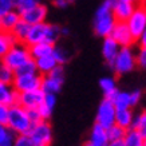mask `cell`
Returning a JSON list of instances; mask_svg holds the SVG:
<instances>
[{"instance_id":"6da1fadb","label":"cell","mask_w":146,"mask_h":146,"mask_svg":"<svg viewBox=\"0 0 146 146\" xmlns=\"http://www.w3.org/2000/svg\"><path fill=\"white\" fill-rule=\"evenodd\" d=\"M117 24V19L114 16L113 9L102 4L97 9L95 19H94V32L101 38H107L111 35V32L114 30Z\"/></svg>"},{"instance_id":"7a4b0ae2","label":"cell","mask_w":146,"mask_h":146,"mask_svg":"<svg viewBox=\"0 0 146 146\" xmlns=\"http://www.w3.org/2000/svg\"><path fill=\"white\" fill-rule=\"evenodd\" d=\"M9 127L12 129L15 133L20 134H28L31 127L34 126L30 119L28 110L24 109L20 105H13L9 107V115H8V123Z\"/></svg>"},{"instance_id":"3957f363","label":"cell","mask_w":146,"mask_h":146,"mask_svg":"<svg viewBox=\"0 0 146 146\" xmlns=\"http://www.w3.org/2000/svg\"><path fill=\"white\" fill-rule=\"evenodd\" d=\"M31 59L32 56L31 52H30V47L26 43L18 42L9 48V51L3 56V59L0 62L16 71L19 67H22L24 63H27Z\"/></svg>"},{"instance_id":"277c9868","label":"cell","mask_w":146,"mask_h":146,"mask_svg":"<svg viewBox=\"0 0 146 146\" xmlns=\"http://www.w3.org/2000/svg\"><path fill=\"white\" fill-rule=\"evenodd\" d=\"M135 66H137V55L133 52L131 47H121L111 70L117 75H125L133 71Z\"/></svg>"},{"instance_id":"5b68a950","label":"cell","mask_w":146,"mask_h":146,"mask_svg":"<svg viewBox=\"0 0 146 146\" xmlns=\"http://www.w3.org/2000/svg\"><path fill=\"white\" fill-rule=\"evenodd\" d=\"M28 135L35 146H50L52 142L51 125L48 123V121H40L39 123H35L32 126Z\"/></svg>"},{"instance_id":"8992f818","label":"cell","mask_w":146,"mask_h":146,"mask_svg":"<svg viewBox=\"0 0 146 146\" xmlns=\"http://www.w3.org/2000/svg\"><path fill=\"white\" fill-rule=\"evenodd\" d=\"M64 82V68L62 64H58L48 75L43 76L42 90L46 94H58Z\"/></svg>"},{"instance_id":"52a82bcc","label":"cell","mask_w":146,"mask_h":146,"mask_svg":"<svg viewBox=\"0 0 146 146\" xmlns=\"http://www.w3.org/2000/svg\"><path fill=\"white\" fill-rule=\"evenodd\" d=\"M43 83V75L36 72V74H24V75H16L13 79V87L19 93H27V91H34V90L42 89Z\"/></svg>"},{"instance_id":"ba28073f","label":"cell","mask_w":146,"mask_h":146,"mask_svg":"<svg viewBox=\"0 0 146 146\" xmlns=\"http://www.w3.org/2000/svg\"><path fill=\"white\" fill-rule=\"evenodd\" d=\"M115 115H117V107H115L114 102L105 98L98 107L95 123L101 125L105 129H109L110 126L115 125Z\"/></svg>"},{"instance_id":"9c48e42d","label":"cell","mask_w":146,"mask_h":146,"mask_svg":"<svg viewBox=\"0 0 146 146\" xmlns=\"http://www.w3.org/2000/svg\"><path fill=\"white\" fill-rule=\"evenodd\" d=\"M126 23H127L133 36L137 40L139 35L146 30V5L142 4L139 7H135L133 15L129 18Z\"/></svg>"},{"instance_id":"30bf717a","label":"cell","mask_w":146,"mask_h":146,"mask_svg":"<svg viewBox=\"0 0 146 146\" xmlns=\"http://www.w3.org/2000/svg\"><path fill=\"white\" fill-rule=\"evenodd\" d=\"M110 36L121 47H131L133 43L135 42V38L133 36L126 22H117Z\"/></svg>"},{"instance_id":"8fae6325","label":"cell","mask_w":146,"mask_h":146,"mask_svg":"<svg viewBox=\"0 0 146 146\" xmlns=\"http://www.w3.org/2000/svg\"><path fill=\"white\" fill-rule=\"evenodd\" d=\"M46 93L42 89L34 90V91H27V93H20L19 95V103L24 109H38L42 105V102L44 99Z\"/></svg>"},{"instance_id":"7c38bea8","label":"cell","mask_w":146,"mask_h":146,"mask_svg":"<svg viewBox=\"0 0 146 146\" xmlns=\"http://www.w3.org/2000/svg\"><path fill=\"white\" fill-rule=\"evenodd\" d=\"M48 28H50V24H47L46 22L31 26L30 32L27 35L26 44L30 47V46L40 43V42H46L47 40V35H48Z\"/></svg>"},{"instance_id":"4fadbf2b","label":"cell","mask_w":146,"mask_h":146,"mask_svg":"<svg viewBox=\"0 0 146 146\" xmlns=\"http://www.w3.org/2000/svg\"><path fill=\"white\" fill-rule=\"evenodd\" d=\"M20 16H22V20L28 23L30 26L39 24V23H43L46 20V16H47V7L43 4H38V5H35V7H32V8L22 12Z\"/></svg>"},{"instance_id":"5bb4252c","label":"cell","mask_w":146,"mask_h":146,"mask_svg":"<svg viewBox=\"0 0 146 146\" xmlns=\"http://www.w3.org/2000/svg\"><path fill=\"white\" fill-rule=\"evenodd\" d=\"M19 93L18 90L13 87L12 83H5L0 80V103H4L7 106H13L19 103Z\"/></svg>"},{"instance_id":"9a60e30c","label":"cell","mask_w":146,"mask_h":146,"mask_svg":"<svg viewBox=\"0 0 146 146\" xmlns=\"http://www.w3.org/2000/svg\"><path fill=\"white\" fill-rule=\"evenodd\" d=\"M121 50V46L115 42L111 36H107V38H103V44H102V55L105 58L106 63L109 64L110 68H113V64H114V60L118 52Z\"/></svg>"},{"instance_id":"2e32d148","label":"cell","mask_w":146,"mask_h":146,"mask_svg":"<svg viewBox=\"0 0 146 146\" xmlns=\"http://www.w3.org/2000/svg\"><path fill=\"white\" fill-rule=\"evenodd\" d=\"M89 142L93 143L94 146H109L110 138H109V134H107V129L95 123L91 129V131H90Z\"/></svg>"},{"instance_id":"e0dca14e","label":"cell","mask_w":146,"mask_h":146,"mask_svg":"<svg viewBox=\"0 0 146 146\" xmlns=\"http://www.w3.org/2000/svg\"><path fill=\"white\" fill-rule=\"evenodd\" d=\"M134 9H135L134 3L118 0L114 7V9H113V12H114V16H115V19H117V22H127L129 18L133 15Z\"/></svg>"},{"instance_id":"ac0fdd59","label":"cell","mask_w":146,"mask_h":146,"mask_svg":"<svg viewBox=\"0 0 146 146\" xmlns=\"http://www.w3.org/2000/svg\"><path fill=\"white\" fill-rule=\"evenodd\" d=\"M55 105H56V94H46L42 105L38 107V110H39L40 115H42V119L48 121L51 118L52 111L55 109Z\"/></svg>"},{"instance_id":"d6986e66","label":"cell","mask_w":146,"mask_h":146,"mask_svg":"<svg viewBox=\"0 0 146 146\" xmlns=\"http://www.w3.org/2000/svg\"><path fill=\"white\" fill-rule=\"evenodd\" d=\"M20 20H22L20 12L16 11V9H13V11L5 13V15H3V16L0 18V30L7 31V32H12L15 26H16Z\"/></svg>"},{"instance_id":"ffe728a7","label":"cell","mask_w":146,"mask_h":146,"mask_svg":"<svg viewBox=\"0 0 146 146\" xmlns=\"http://www.w3.org/2000/svg\"><path fill=\"white\" fill-rule=\"evenodd\" d=\"M99 87L105 94V98L110 99V101H114V98L117 97V94L119 93V90L117 89V83H115V79L111 78V76H105L99 80Z\"/></svg>"},{"instance_id":"44dd1931","label":"cell","mask_w":146,"mask_h":146,"mask_svg":"<svg viewBox=\"0 0 146 146\" xmlns=\"http://www.w3.org/2000/svg\"><path fill=\"white\" fill-rule=\"evenodd\" d=\"M54 48H55V44H51L47 42H40V43L30 46V52H31L32 59H39V58L52 55Z\"/></svg>"},{"instance_id":"7402d4cb","label":"cell","mask_w":146,"mask_h":146,"mask_svg":"<svg viewBox=\"0 0 146 146\" xmlns=\"http://www.w3.org/2000/svg\"><path fill=\"white\" fill-rule=\"evenodd\" d=\"M134 113L130 109H117V115H115V123L122 126L123 129L129 130L131 129V125H133L134 121Z\"/></svg>"},{"instance_id":"603a6c76","label":"cell","mask_w":146,"mask_h":146,"mask_svg":"<svg viewBox=\"0 0 146 146\" xmlns=\"http://www.w3.org/2000/svg\"><path fill=\"white\" fill-rule=\"evenodd\" d=\"M36 67H38V72L42 75H48L50 72L58 66L56 59L54 58V55H48V56H43L39 59H35Z\"/></svg>"},{"instance_id":"cb8c5ba5","label":"cell","mask_w":146,"mask_h":146,"mask_svg":"<svg viewBox=\"0 0 146 146\" xmlns=\"http://www.w3.org/2000/svg\"><path fill=\"white\" fill-rule=\"evenodd\" d=\"M15 43H18V40L12 35V32H7L0 30V60L3 59V56L8 52L9 48Z\"/></svg>"},{"instance_id":"d4e9b609","label":"cell","mask_w":146,"mask_h":146,"mask_svg":"<svg viewBox=\"0 0 146 146\" xmlns=\"http://www.w3.org/2000/svg\"><path fill=\"white\" fill-rule=\"evenodd\" d=\"M18 134L8 125L0 123V146H13Z\"/></svg>"},{"instance_id":"484cf974","label":"cell","mask_w":146,"mask_h":146,"mask_svg":"<svg viewBox=\"0 0 146 146\" xmlns=\"http://www.w3.org/2000/svg\"><path fill=\"white\" fill-rule=\"evenodd\" d=\"M30 28H31V26H30L28 23H26L24 20H20V22L15 26V28L12 30V35L16 38L18 42L26 43V39H27L28 32H30Z\"/></svg>"},{"instance_id":"4316f807","label":"cell","mask_w":146,"mask_h":146,"mask_svg":"<svg viewBox=\"0 0 146 146\" xmlns=\"http://www.w3.org/2000/svg\"><path fill=\"white\" fill-rule=\"evenodd\" d=\"M125 146H143V137L134 129H129L123 138Z\"/></svg>"},{"instance_id":"83f0119b","label":"cell","mask_w":146,"mask_h":146,"mask_svg":"<svg viewBox=\"0 0 146 146\" xmlns=\"http://www.w3.org/2000/svg\"><path fill=\"white\" fill-rule=\"evenodd\" d=\"M131 129L137 130L142 137H146V110L138 113V114L134 117Z\"/></svg>"},{"instance_id":"f1b7e54d","label":"cell","mask_w":146,"mask_h":146,"mask_svg":"<svg viewBox=\"0 0 146 146\" xmlns=\"http://www.w3.org/2000/svg\"><path fill=\"white\" fill-rule=\"evenodd\" d=\"M114 105L117 109H130L131 107V101H130V93L126 91H119L114 98Z\"/></svg>"},{"instance_id":"f546056e","label":"cell","mask_w":146,"mask_h":146,"mask_svg":"<svg viewBox=\"0 0 146 146\" xmlns=\"http://www.w3.org/2000/svg\"><path fill=\"white\" fill-rule=\"evenodd\" d=\"M127 133V130L123 129L122 126L119 125H113L107 129V134H109V138H110V141H118V139H123L125 135Z\"/></svg>"},{"instance_id":"4dcf8cb0","label":"cell","mask_w":146,"mask_h":146,"mask_svg":"<svg viewBox=\"0 0 146 146\" xmlns=\"http://www.w3.org/2000/svg\"><path fill=\"white\" fill-rule=\"evenodd\" d=\"M15 70H12L11 67L5 66L0 62V80L1 82H5V83H12L13 79H15Z\"/></svg>"},{"instance_id":"1f68e13d","label":"cell","mask_w":146,"mask_h":146,"mask_svg":"<svg viewBox=\"0 0 146 146\" xmlns=\"http://www.w3.org/2000/svg\"><path fill=\"white\" fill-rule=\"evenodd\" d=\"M38 72V67H36L35 59H31L27 63H24L22 67H19L18 70L15 71L16 75H24V74H36Z\"/></svg>"},{"instance_id":"d6a6232c","label":"cell","mask_w":146,"mask_h":146,"mask_svg":"<svg viewBox=\"0 0 146 146\" xmlns=\"http://www.w3.org/2000/svg\"><path fill=\"white\" fill-rule=\"evenodd\" d=\"M54 58L56 59L58 64H64V63L68 62V59H70V54L67 51L66 48H63V47H55L54 48V52H52Z\"/></svg>"},{"instance_id":"836d02e7","label":"cell","mask_w":146,"mask_h":146,"mask_svg":"<svg viewBox=\"0 0 146 146\" xmlns=\"http://www.w3.org/2000/svg\"><path fill=\"white\" fill-rule=\"evenodd\" d=\"M40 1L42 0H16V11L22 13L24 11H27V9L40 4Z\"/></svg>"},{"instance_id":"e575fe53","label":"cell","mask_w":146,"mask_h":146,"mask_svg":"<svg viewBox=\"0 0 146 146\" xmlns=\"http://www.w3.org/2000/svg\"><path fill=\"white\" fill-rule=\"evenodd\" d=\"M16 9V0H0V18Z\"/></svg>"},{"instance_id":"d590c367","label":"cell","mask_w":146,"mask_h":146,"mask_svg":"<svg viewBox=\"0 0 146 146\" xmlns=\"http://www.w3.org/2000/svg\"><path fill=\"white\" fill-rule=\"evenodd\" d=\"M13 146H35L32 139L30 138L28 134H20L16 137L15 142H13Z\"/></svg>"},{"instance_id":"8d00e7d4","label":"cell","mask_w":146,"mask_h":146,"mask_svg":"<svg viewBox=\"0 0 146 146\" xmlns=\"http://www.w3.org/2000/svg\"><path fill=\"white\" fill-rule=\"evenodd\" d=\"M137 66L146 70V47H139L137 54Z\"/></svg>"},{"instance_id":"74e56055","label":"cell","mask_w":146,"mask_h":146,"mask_svg":"<svg viewBox=\"0 0 146 146\" xmlns=\"http://www.w3.org/2000/svg\"><path fill=\"white\" fill-rule=\"evenodd\" d=\"M8 115H9V106L0 103V123H8Z\"/></svg>"},{"instance_id":"f35d334b","label":"cell","mask_w":146,"mask_h":146,"mask_svg":"<svg viewBox=\"0 0 146 146\" xmlns=\"http://www.w3.org/2000/svg\"><path fill=\"white\" fill-rule=\"evenodd\" d=\"M141 98H142V93L141 90H134L130 93V101H131V109L135 107L141 102Z\"/></svg>"},{"instance_id":"ab89813d","label":"cell","mask_w":146,"mask_h":146,"mask_svg":"<svg viewBox=\"0 0 146 146\" xmlns=\"http://www.w3.org/2000/svg\"><path fill=\"white\" fill-rule=\"evenodd\" d=\"M28 115H30V119H31L32 125L39 123L40 121H43L42 119V115H40V113H39L38 109H30V110H28Z\"/></svg>"},{"instance_id":"60d3db41","label":"cell","mask_w":146,"mask_h":146,"mask_svg":"<svg viewBox=\"0 0 146 146\" xmlns=\"http://www.w3.org/2000/svg\"><path fill=\"white\" fill-rule=\"evenodd\" d=\"M72 0H54V5L58 8H66Z\"/></svg>"},{"instance_id":"b9f144b4","label":"cell","mask_w":146,"mask_h":146,"mask_svg":"<svg viewBox=\"0 0 146 146\" xmlns=\"http://www.w3.org/2000/svg\"><path fill=\"white\" fill-rule=\"evenodd\" d=\"M137 42H138V44H139V47H146V30L139 35Z\"/></svg>"},{"instance_id":"7bdbcfd3","label":"cell","mask_w":146,"mask_h":146,"mask_svg":"<svg viewBox=\"0 0 146 146\" xmlns=\"http://www.w3.org/2000/svg\"><path fill=\"white\" fill-rule=\"evenodd\" d=\"M109 146H125L123 139H118V141H110Z\"/></svg>"},{"instance_id":"ee69618b","label":"cell","mask_w":146,"mask_h":146,"mask_svg":"<svg viewBox=\"0 0 146 146\" xmlns=\"http://www.w3.org/2000/svg\"><path fill=\"white\" fill-rule=\"evenodd\" d=\"M70 31H68V28H62V35H68Z\"/></svg>"},{"instance_id":"f6af8a7d","label":"cell","mask_w":146,"mask_h":146,"mask_svg":"<svg viewBox=\"0 0 146 146\" xmlns=\"http://www.w3.org/2000/svg\"><path fill=\"white\" fill-rule=\"evenodd\" d=\"M83 146H94V145H93V143H90V142H89V141H87V142H86V143H84V145H83Z\"/></svg>"},{"instance_id":"bcb514c9","label":"cell","mask_w":146,"mask_h":146,"mask_svg":"<svg viewBox=\"0 0 146 146\" xmlns=\"http://www.w3.org/2000/svg\"><path fill=\"white\" fill-rule=\"evenodd\" d=\"M143 146H146V137H143Z\"/></svg>"},{"instance_id":"7dc6e473","label":"cell","mask_w":146,"mask_h":146,"mask_svg":"<svg viewBox=\"0 0 146 146\" xmlns=\"http://www.w3.org/2000/svg\"><path fill=\"white\" fill-rule=\"evenodd\" d=\"M123 1H130V3H134L135 0H123Z\"/></svg>"}]
</instances>
